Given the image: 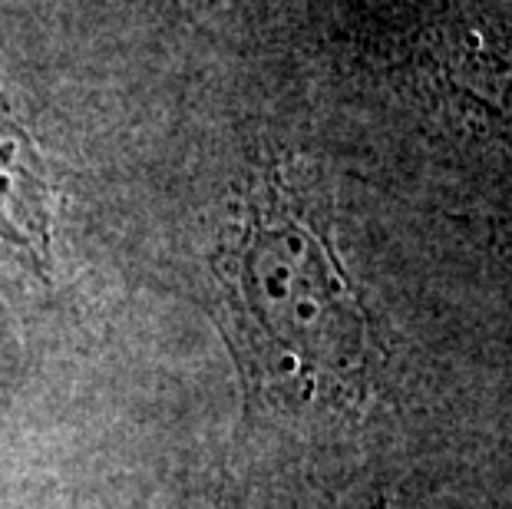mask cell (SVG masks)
Here are the masks:
<instances>
[{
    "mask_svg": "<svg viewBox=\"0 0 512 509\" xmlns=\"http://www.w3.org/2000/svg\"><path fill=\"white\" fill-rule=\"evenodd\" d=\"M215 262L265 381L331 391L361 381L364 308L328 242L285 199L281 182L258 189L242 232Z\"/></svg>",
    "mask_w": 512,
    "mask_h": 509,
    "instance_id": "cell-1",
    "label": "cell"
}]
</instances>
